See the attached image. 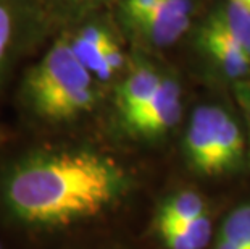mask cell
<instances>
[{"mask_svg": "<svg viewBox=\"0 0 250 249\" xmlns=\"http://www.w3.org/2000/svg\"><path fill=\"white\" fill-rule=\"evenodd\" d=\"M137 186L115 146L71 135L0 151V235L10 249L44 245L94 228Z\"/></svg>", "mask_w": 250, "mask_h": 249, "instance_id": "1", "label": "cell"}, {"mask_svg": "<svg viewBox=\"0 0 250 249\" xmlns=\"http://www.w3.org/2000/svg\"><path fill=\"white\" fill-rule=\"evenodd\" d=\"M108 91L83 65L60 31L23 68L15 89L21 121L39 137L99 128Z\"/></svg>", "mask_w": 250, "mask_h": 249, "instance_id": "2", "label": "cell"}, {"mask_svg": "<svg viewBox=\"0 0 250 249\" xmlns=\"http://www.w3.org/2000/svg\"><path fill=\"white\" fill-rule=\"evenodd\" d=\"M188 112L183 71L167 55L134 49L129 70L108 94L99 130L111 146H158L179 133Z\"/></svg>", "mask_w": 250, "mask_h": 249, "instance_id": "3", "label": "cell"}, {"mask_svg": "<svg viewBox=\"0 0 250 249\" xmlns=\"http://www.w3.org/2000/svg\"><path fill=\"white\" fill-rule=\"evenodd\" d=\"M179 135L184 163L197 177L221 178L250 170L249 131L232 96L190 105Z\"/></svg>", "mask_w": 250, "mask_h": 249, "instance_id": "4", "label": "cell"}, {"mask_svg": "<svg viewBox=\"0 0 250 249\" xmlns=\"http://www.w3.org/2000/svg\"><path fill=\"white\" fill-rule=\"evenodd\" d=\"M210 0H115L116 21L137 50L167 55L183 47Z\"/></svg>", "mask_w": 250, "mask_h": 249, "instance_id": "5", "label": "cell"}, {"mask_svg": "<svg viewBox=\"0 0 250 249\" xmlns=\"http://www.w3.org/2000/svg\"><path fill=\"white\" fill-rule=\"evenodd\" d=\"M74 54L108 94L127 73L134 47L111 8L100 10L60 29Z\"/></svg>", "mask_w": 250, "mask_h": 249, "instance_id": "6", "label": "cell"}, {"mask_svg": "<svg viewBox=\"0 0 250 249\" xmlns=\"http://www.w3.org/2000/svg\"><path fill=\"white\" fill-rule=\"evenodd\" d=\"M58 28L31 0H0V99L17 70L44 49Z\"/></svg>", "mask_w": 250, "mask_h": 249, "instance_id": "7", "label": "cell"}, {"mask_svg": "<svg viewBox=\"0 0 250 249\" xmlns=\"http://www.w3.org/2000/svg\"><path fill=\"white\" fill-rule=\"evenodd\" d=\"M208 214V204L199 191L181 188L160 201L155 210L157 226H184L199 217Z\"/></svg>", "mask_w": 250, "mask_h": 249, "instance_id": "8", "label": "cell"}, {"mask_svg": "<svg viewBox=\"0 0 250 249\" xmlns=\"http://www.w3.org/2000/svg\"><path fill=\"white\" fill-rule=\"evenodd\" d=\"M36 3L60 31L100 10L111 8L115 0H31Z\"/></svg>", "mask_w": 250, "mask_h": 249, "instance_id": "9", "label": "cell"}, {"mask_svg": "<svg viewBox=\"0 0 250 249\" xmlns=\"http://www.w3.org/2000/svg\"><path fill=\"white\" fill-rule=\"evenodd\" d=\"M218 233L229 238L241 249H250V203L237 204L228 212Z\"/></svg>", "mask_w": 250, "mask_h": 249, "instance_id": "10", "label": "cell"}, {"mask_svg": "<svg viewBox=\"0 0 250 249\" xmlns=\"http://www.w3.org/2000/svg\"><path fill=\"white\" fill-rule=\"evenodd\" d=\"M155 230L167 249H197L184 226H157Z\"/></svg>", "mask_w": 250, "mask_h": 249, "instance_id": "11", "label": "cell"}, {"mask_svg": "<svg viewBox=\"0 0 250 249\" xmlns=\"http://www.w3.org/2000/svg\"><path fill=\"white\" fill-rule=\"evenodd\" d=\"M231 96L234 97V100H236L237 107L244 116V121H246L249 137H250V79L237 84V86L231 91Z\"/></svg>", "mask_w": 250, "mask_h": 249, "instance_id": "12", "label": "cell"}, {"mask_svg": "<svg viewBox=\"0 0 250 249\" xmlns=\"http://www.w3.org/2000/svg\"><path fill=\"white\" fill-rule=\"evenodd\" d=\"M68 249H125L118 243L108 241V240H94V241H83L70 246Z\"/></svg>", "mask_w": 250, "mask_h": 249, "instance_id": "13", "label": "cell"}, {"mask_svg": "<svg viewBox=\"0 0 250 249\" xmlns=\"http://www.w3.org/2000/svg\"><path fill=\"white\" fill-rule=\"evenodd\" d=\"M213 249H241V248H239L234 241H231L229 238H226V236H223V235L218 233Z\"/></svg>", "mask_w": 250, "mask_h": 249, "instance_id": "14", "label": "cell"}, {"mask_svg": "<svg viewBox=\"0 0 250 249\" xmlns=\"http://www.w3.org/2000/svg\"><path fill=\"white\" fill-rule=\"evenodd\" d=\"M8 142H10V133L5 130L3 125H0V151H2Z\"/></svg>", "mask_w": 250, "mask_h": 249, "instance_id": "15", "label": "cell"}, {"mask_svg": "<svg viewBox=\"0 0 250 249\" xmlns=\"http://www.w3.org/2000/svg\"><path fill=\"white\" fill-rule=\"evenodd\" d=\"M234 3H237V5H241L242 8H246L250 12V0H232Z\"/></svg>", "mask_w": 250, "mask_h": 249, "instance_id": "16", "label": "cell"}, {"mask_svg": "<svg viewBox=\"0 0 250 249\" xmlns=\"http://www.w3.org/2000/svg\"><path fill=\"white\" fill-rule=\"evenodd\" d=\"M0 249H10V246L7 245V241L2 238V235H0Z\"/></svg>", "mask_w": 250, "mask_h": 249, "instance_id": "17", "label": "cell"}]
</instances>
